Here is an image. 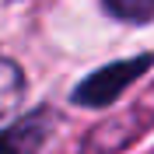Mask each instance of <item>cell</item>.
Here are the masks:
<instances>
[{"instance_id": "6da1fadb", "label": "cell", "mask_w": 154, "mask_h": 154, "mask_svg": "<svg viewBox=\"0 0 154 154\" xmlns=\"http://www.w3.org/2000/svg\"><path fill=\"white\" fill-rule=\"evenodd\" d=\"M151 67H154V53H140V56H133V60L109 63V67L88 74L84 81L74 88V102L77 105H109V102H116L140 74H147Z\"/></svg>"}, {"instance_id": "7a4b0ae2", "label": "cell", "mask_w": 154, "mask_h": 154, "mask_svg": "<svg viewBox=\"0 0 154 154\" xmlns=\"http://www.w3.org/2000/svg\"><path fill=\"white\" fill-rule=\"evenodd\" d=\"M49 133H53V112L49 109L28 112L7 130H0V154H38Z\"/></svg>"}, {"instance_id": "3957f363", "label": "cell", "mask_w": 154, "mask_h": 154, "mask_svg": "<svg viewBox=\"0 0 154 154\" xmlns=\"http://www.w3.org/2000/svg\"><path fill=\"white\" fill-rule=\"evenodd\" d=\"M21 95H25V74H21V67L14 60L0 56V116H7L18 105Z\"/></svg>"}, {"instance_id": "277c9868", "label": "cell", "mask_w": 154, "mask_h": 154, "mask_svg": "<svg viewBox=\"0 0 154 154\" xmlns=\"http://www.w3.org/2000/svg\"><path fill=\"white\" fill-rule=\"evenodd\" d=\"M109 14L123 21H151L154 18V0H105Z\"/></svg>"}]
</instances>
